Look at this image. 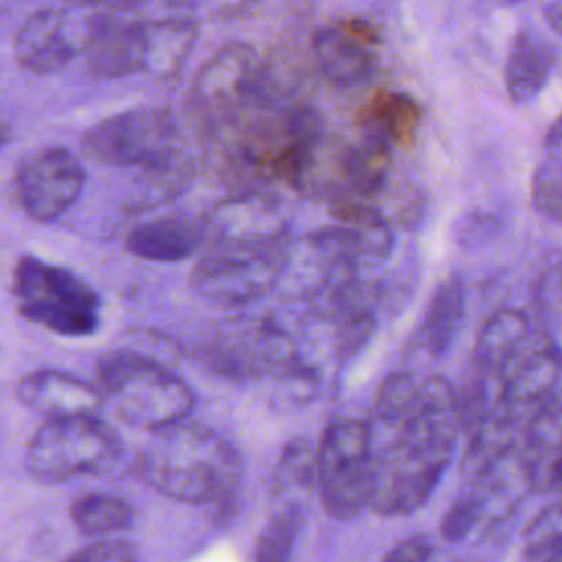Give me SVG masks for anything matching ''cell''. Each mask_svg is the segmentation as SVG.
I'll use <instances>...</instances> for the list:
<instances>
[{
	"mask_svg": "<svg viewBox=\"0 0 562 562\" xmlns=\"http://www.w3.org/2000/svg\"><path fill=\"white\" fill-rule=\"evenodd\" d=\"M149 435L138 454V476L147 485L180 503L233 505L241 459L228 439L189 417Z\"/></svg>",
	"mask_w": 562,
	"mask_h": 562,
	"instance_id": "cell-2",
	"label": "cell"
},
{
	"mask_svg": "<svg viewBox=\"0 0 562 562\" xmlns=\"http://www.w3.org/2000/svg\"><path fill=\"white\" fill-rule=\"evenodd\" d=\"M487 382L492 408L522 430L529 417L562 391V351L551 331L538 325Z\"/></svg>",
	"mask_w": 562,
	"mask_h": 562,
	"instance_id": "cell-9",
	"label": "cell"
},
{
	"mask_svg": "<svg viewBox=\"0 0 562 562\" xmlns=\"http://www.w3.org/2000/svg\"><path fill=\"white\" fill-rule=\"evenodd\" d=\"M544 20L558 35H562V0L544 4Z\"/></svg>",
	"mask_w": 562,
	"mask_h": 562,
	"instance_id": "cell-34",
	"label": "cell"
},
{
	"mask_svg": "<svg viewBox=\"0 0 562 562\" xmlns=\"http://www.w3.org/2000/svg\"><path fill=\"white\" fill-rule=\"evenodd\" d=\"M75 527L86 536H112L125 531L134 522L132 505L114 494L92 492L79 496L70 507Z\"/></svg>",
	"mask_w": 562,
	"mask_h": 562,
	"instance_id": "cell-27",
	"label": "cell"
},
{
	"mask_svg": "<svg viewBox=\"0 0 562 562\" xmlns=\"http://www.w3.org/2000/svg\"><path fill=\"white\" fill-rule=\"evenodd\" d=\"M97 375L103 404L127 426L154 432L193 413L191 386L151 353L112 351L99 362Z\"/></svg>",
	"mask_w": 562,
	"mask_h": 562,
	"instance_id": "cell-4",
	"label": "cell"
},
{
	"mask_svg": "<svg viewBox=\"0 0 562 562\" xmlns=\"http://www.w3.org/2000/svg\"><path fill=\"white\" fill-rule=\"evenodd\" d=\"M77 4L81 7H99V4H108V2H114V0H75Z\"/></svg>",
	"mask_w": 562,
	"mask_h": 562,
	"instance_id": "cell-37",
	"label": "cell"
},
{
	"mask_svg": "<svg viewBox=\"0 0 562 562\" xmlns=\"http://www.w3.org/2000/svg\"><path fill=\"white\" fill-rule=\"evenodd\" d=\"M331 217L345 226L358 248L364 268L386 261L395 246V228L391 217L367 200H336L329 202Z\"/></svg>",
	"mask_w": 562,
	"mask_h": 562,
	"instance_id": "cell-22",
	"label": "cell"
},
{
	"mask_svg": "<svg viewBox=\"0 0 562 562\" xmlns=\"http://www.w3.org/2000/svg\"><path fill=\"white\" fill-rule=\"evenodd\" d=\"M371 457L367 419H331L316 446V492L334 520H351L369 509Z\"/></svg>",
	"mask_w": 562,
	"mask_h": 562,
	"instance_id": "cell-8",
	"label": "cell"
},
{
	"mask_svg": "<svg viewBox=\"0 0 562 562\" xmlns=\"http://www.w3.org/2000/svg\"><path fill=\"white\" fill-rule=\"evenodd\" d=\"M555 48L540 33L531 29L518 31L509 44L503 68L509 101L522 105L536 99L549 83L555 70Z\"/></svg>",
	"mask_w": 562,
	"mask_h": 562,
	"instance_id": "cell-20",
	"label": "cell"
},
{
	"mask_svg": "<svg viewBox=\"0 0 562 562\" xmlns=\"http://www.w3.org/2000/svg\"><path fill=\"white\" fill-rule=\"evenodd\" d=\"M536 327L538 321L522 310H496L476 334L472 347V373L492 380Z\"/></svg>",
	"mask_w": 562,
	"mask_h": 562,
	"instance_id": "cell-21",
	"label": "cell"
},
{
	"mask_svg": "<svg viewBox=\"0 0 562 562\" xmlns=\"http://www.w3.org/2000/svg\"><path fill=\"white\" fill-rule=\"evenodd\" d=\"M147 24V72L160 79L176 77L198 37V26L187 18H167Z\"/></svg>",
	"mask_w": 562,
	"mask_h": 562,
	"instance_id": "cell-24",
	"label": "cell"
},
{
	"mask_svg": "<svg viewBox=\"0 0 562 562\" xmlns=\"http://www.w3.org/2000/svg\"><path fill=\"white\" fill-rule=\"evenodd\" d=\"M375 42V29L362 20H353L316 31L312 53L321 75L331 86L356 88L367 83L375 72V55L371 50Z\"/></svg>",
	"mask_w": 562,
	"mask_h": 562,
	"instance_id": "cell-14",
	"label": "cell"
},
{
	"mask_svg": "<svg viewBox=\"0 0 562 562\" xmlns=\"http://www.w3.org/2000/svg\"><path fill=\"white\" fill-rule=\"evenodd\" d=\"M272 94L277 92L259 53L250 44L231 42L200 68L191 88V110L211 136Z\"/></svg>",
	"mask_w": 562,
	"mask_h": 562,
	"instance_id": "cell-7",
	"label": "cell"
},
{
	"mask_svg": "<svg viewBox=\"0 0 562 562\" xmlns=\"http://www.w3.org/2000/svg\"><path fill=\"white\" fill-rule=\"evenodd\" d=\"M498 217H494L492 213L470 211L454 222L452 237L461 248H476L487 244L498 233Z\"/></svg>",
	"mask_w": 562,
	"mask_h": 562,
	"instance_id": "cell-31",
	"label": "cell"
},
{
	"mask_svg": "<svg viewBox=\"0 0 562 562\" xmlns=\"http://www.w3.org/2000/svg\"><path fill=\"white\" fill-rule=\"evenodd\" d=\"M9 143V127L4 121H0V149Z\"/></svg>",
	"mask_w": 562,
	"mask_h": 562,
	"instance_id": "cell-36",
	"label": "cell"
},
{
	"mask_svg": "<svg viewBox=\"0 0 562 562\" xmlns=\"http://www.w3.org/2000/svg\"><path fill=\"white\" fill-rule=\"evenodd\" d=\"M305 527L303 503H279V509L270 514L263 529L255 540L252 558L257 562H283L292 555L301 531Z\"/></svg>",
	"mask_w": 562,
	"mask_h": 562,
	"instance_id": "cell-28",
	"label": "cell"
},
{
	"mask_svg": "<svg viewBox=\"0 0 562 562\" xmlns=\"http://www.w3.org/2000/svg\"><path fill=\"white\" fill-rule=\"evenodd\" d=\"M204 248L202 217L182 213L160 215L127 235V250L145 261L173 263L198 255Z\"/></svg>",
	"mask_w": 562,
	"mask_h": 562,
	"instance_id": "cell-18",
	"label": "cell"
},
{
	"mask_svg": "<svg viewBox=\"0 0 562 562\" xmlns=\"http://www.w3.org/2000/svg\"><path fill=\"white\" fill-rule=\"evenodd\" d=\"M81 149L103 165L143 169L158 202L178 195L195 176L176 116L165 108H134L108 116L83 134Z\"/></svg>",
	"mask_w": 562,
	"mask_h": 562,
	"instance_id": "cell-3",
	"label": "cell"
},
{
	"mask_svg": "<svg viewBox=\"0 0 562 562\" xmlns=\"http://www.w3.org/2000/svg\"><path fill=\"white\" fill-rule=\"evenodd\" d=\"M83 165L64 147L29 154L15 169V193L22 211L35 222H53L81 195Z\"/></svg>",
	"mask_w": 562,
	"mask_h": 562,
	"instance_id": "cell-13",
	"label": "cell"
},
{
	"mask_svg": "<svg viewBox=\"0 0 562 562\" xmlns=\"http://www.w3.org/2000/svg\"><path fill=\"white\" fill-rule=\"evenodd\" d=\"M99 13L42 9L31 13L15 33L13 50L18 64L33 75L64 70L86 50Z\"/></svg>",
	"mask_w": 562,
	"mask_h": 562,
	"instance_id": "cell-12",
	"label": "cell"
},
{
	"mask_svg": "<svg viewBox=\"0 0 562 562\" xmlns=\"http://www.w3.org/2000/svg\"><path fill=\"white\" fill-rule=\"evenodd\" d=\"M481 4H487V7H512V4H518L522 0H479Z\"/></svg>",
	"mask_w": 562,
	"mask_h": 562,
	"instance_id": "cell-35",
	"label": "cell"
},
{
	"mask_svg": "<svg viewBox=\"0 0 562 562\" xmlns=\"http://www.w3.org/2000/svg\"><path fill=\"white\" fill-rule=\"evenodd\" d=\"M288 244L279 248L204 246L191 270V285L200 296L226 307L257 301L274 290Z\"/></svg>",
	"mask_w": 562,
	"mask_h": 562,
	"instance_id": "cell-10",
	"label": "cell"
},
{
	"mask_svg": "<svg viewBox=\"0 0 562 562\" xmlns=\"http://www.w3.org/2000/svg\"><path fill=\"white\" fill-rule=\"evenodd\" d=\"M432 555H435V542L424 533H415L397 540L382 558L386 562H424V560H430Z\"/></svg>",
	"mask_w": 562,
	"mask_h": 562,
	"instance_id": "cell-33",
	"label": "cell"
},
{
	"mask_svg": "<svg viewBox=\"0 0 562 562\" xmlns=\"http://www.w3.org/2000/svg\"><path fill=\"white\" fill-rule=\"evenodd\" d=\"M15 395L22 406L44 415L46 419L99 413L103 406L97 384L57 369H37L26 373L18 382Z\"/></svg>",
	"mask_w": 562,
	"mask_h": 562,
	"instance_id": "cell-17",
	"label": "cell"
},
{
	"mask_svg": "<svg viewBox=\"0 0 562 562\" xmlns=\"http://www.w3.org/2000/svg\"><path fill=\"white\" fill-rule=\"evenodd\" d=\"M518 454L531 492L562 490V391L522 426Z\"/></svg>",
	"mask_w": 562,
	"mask_h": 562,
	"instance_id": "cell-16",
	"label": "cell"
},
{
	"mask_svg": "<svg viewBox=\"0 0 562 562\" xmlns=\"http://www.w3.org/2000/svg\"><path fill=\"white\" fill-rule=\"evenodd\" d=\"M367 430L369 509L408 516L432 496L461 437L454 386L437 373L393 371L378 386Z\"/></svg>",
	"mask_w": 562,
	"mask_h": 562,
	"instance_id": "cell-1",
	"label": "cell"
},
{
	"mask_svg": "<svg viewBox=\"0 0 562 562\" xmlns=\"http://www.w3.org/2000/svg\"><path fill=\"white\" fill-rule=\"evenodd\" d=\"M136 558H138V551L132 542L108 538V536L105 540H97L94 544H88L70 555V560H77V562H130Z\"/></svg>",
	"mask_w": 562,
	"mask_h": 562,
	"instance_id": "cell-32",
	"label": "cell"
},
{
	"mask_svg": "<svg viewBox=\"0 0 562 562\" xmlns=\"http://www.w3.org/2000/svg\"><path fill=\"white\" fill-rule=\"evenodd\" d=\"M522 558L562 562V490H555L553 501L527 525L522 536Z\"/></svg>",
	"mask_w": 562,
	"mask_h": 562,
	"instance_id": "cell-29",
	"label": "cell"
},
{
	"mask_svg": "<svg viewBox=\"0 0 562 562\" xmlns=\"http://www.w3.org/2000/svg\"><path fill=\"white\" fill-rule=\"evenodd\" d=\"M531 303L538 325L544 329H553L562 325V257L551 255L538 270Z\"/></svg>",
	"mask_w": 562,
	"mask_h": 562,
	"instance_id": "cell-30",
	"label": "cell"
},
{
	"mask_svg": "<svg viewBox=\"0 0 562 562\" xmlns=\"http://www.w3.org/2000/svg\"><path fill=\"white\" fill-rule=\"evenodd\" d=\"M465 314V283L459 274L443 277L424 310V316L413 334V351L426 360L443 358L463 323Z\"/></svg>",
	"mask_w": 562,
	"mask_h": 562,
	"instance_id": "cell-19",
	"label": "cell"
},
{
	"mask_svg": "<svg viewBox=\"0 0 562 562\" xmlns=\"http://www.w3.org/2000/svg\"><path fill=\"white\" fill-rule=\"evenodd\" d=\"M18 312L59 336H90L99 327L97 292L70 270L37 257H22L13 270Z\"/></svg>",
	"mask_w": 562,
	"mask_h": 562,
	"instance_id": "cell-6",
	"label": "cell"
},
{
	"mask_svg": "<svg viewBox=\"0 0 562 562\" xmlns=\"http://www.w3.org/2000/svg\"><path fill=\"white\" fill-rule=\"evenodd\" d=\"M202 224L204 246L279 248L292 239L279 202L263 189L231 193L202 215Z\"/></svg>",
	"mask_w": 562,
	"mask_h": 562,
	"instance_id": "cell-11",
	"label": "cell"
},
{
	"mask_svg": "<svg viewBox=\"0 0 562 562\" xmlns=\"http://www.w3.org/2000/svg\"><path fill=\"white\" fill-rule=\"evenodd\" d=\"M316 490V446L307 437L290 439L272 472V492L279 503H303Z\"/></svg>",
	"mask_w": 562,
	"mask_h": 562,
	"instance_id": "cell-26",
	"label": "cell"
},
{
	"mask_svg": "<svg viewBox=\"0 0 562 562\" xmlns=\"http://www.w3.org/2000/svg\"><path fill=\"white\" fill-rule=\"evenodd\" d=\"M422 123V108L404 92H380L358 114V125L389 138L395 147L413 143Z\"/></svg>",
	"mask_w": 562,
	"mask_h": 562,
	"instance_id": "cell-25",
	"label": "cell"
},
{
	"mask_svg": "<svg viewBox=\"0 0 562 562\" xmlns=\"http://www.w3.org/2000/svg\"><path fill=\"white\" fill-rule=\"evenodd\" d=\"M83 53L88 70L97 79L147 72V24L99 13Z\"/></svg>",
	"mask_w": 562,
	"mask_h": 562,
	"instance_id": "cell-15",
	"label": "cell"
},
{
	"mask_svg": "<svg viewBox=\"0 0 562 562\" xmlns=\"http://www.w3.org/2000/svg\"><path fill=\"white\" fill-rule=\"evenodd\" d=\"M529 200L540 217L562 222V114L544 134L531 173Z\"/></svg>",
	"mask_w": 562,
	"mask_h": 562,
	"instance_id": "cell-23",
	"label": "cell"
},
{
	"mask_svg": "<svg viewBox=\"0 0 562 562\" xmlns=\"http://www.w3.org/2000/svg\"><path fill=\"white\" fill-rule=\"evenodd\" d=\"M119 452L116 432L97 413L50 417L31 437L24 465L35 481L64 483L110 470Z\"/></svg>",
	"mask_w": 562,
	"mask_h": 562,
	"instance_id": "cell-5",
	"label": "cell"
}]
</instances>
